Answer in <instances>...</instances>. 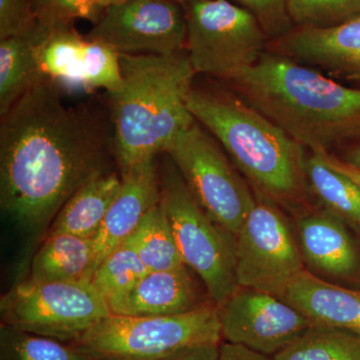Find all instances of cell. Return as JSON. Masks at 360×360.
I'll return each mask as SVG.
<instances>
[{
    "label": "cell",
    "mask_w": 360,
    "mask_h": 360,
    "mask_svg": "<svg viewBox=\"0 0 360 360\" xmlns=\"http://www.w3.org/2000/svg\"><path fill=\"white\" fill-rule=\"evenodd\" d=\"M124 1V0H97L99 6L103 7V9L108 8V6H113V4H120V2Z\"/></svg>",
    "instance_id": "e575fe53"
},
{
    "label": "cell",
    "mask_w": 360,
    "mask_h": 360,
    "mask_svg": "<svg viewBox=\"0 0 360 360\" xmlns=\"http://www.w3.org/2000/svg\"><path fill=\"white\" fill-rule=\"evenodd\" d=\"M326 151L311 153L305 161L309 188L328 212L360 226V187L326 160Z\"/></svg>",
    "instance_id": "7402d4cb"
},
{
    "label": "cell",
    "mask_w": 360,
    "mask_h": 360,
    "mask_svg": "<svg viewBox=\"0 0 360 360\" xmlns=\"http://www.w3.org/2000/svg\"><path fill=\"white\" fill-rule=\"evenodd\" d=\"M297 27L328 28L360 16V0H286Z\"/></svg>",
    "instance_id": "4316f807"
},
{
    "label": "cell",
    "mask_w": 360,
    "mask_h": 360,
    "mask_svg": "<svg viewBox=\"0 0 360 360\" xmlns=\"http://www.w3.org/2000/svg\"><path fill=\"white\" fill-rule=\"evenodd\" d=\"M124 243L135 251L149 271H165L186 266L161 202L146 213Z\"/></svg>",
    "instance_id": "603a6c76"
},
{
    "label": "cell",
    "mask_w": 360,
    "mask_h": 360,
    "mask_svg": "<svg viewBox=\"0 0 360 360\" xmlns=\"http://www.w3.org/2000/svg\"><path fill=\"white\" fill-rule=\"evenodd\" d=\"M148 272L135 251L123 243L104 258L90 283L103 296L111 310L131 292Z\"/></svg>",
    "instance_id": "d4e9b609"
},
{
    "label": "cell",
    "mask_w": 360,
    "mask_h": 360,
    "mask_svg": "<svg viewBox=\"0 0 360 360\" xmlns=\"http://www.w3.org/2000/svg\"><path fill=\"white\" fill-rule=\"evenodd\" d=\"M96 269L92 239L65 232L49 233L32 258L30 279L35 281H90Z\"/></svg>",
    "instance_id": "d6986e66"
},
{
    "label": "cell",
    "mask_w": 360,
    "mask_h": 360,
    "mask_svg": "<svg viewBox=\"0 0 360 360\" xmlns=\"http://www.w3.org/2000/svg\"><path fill=\"white\" fill-rule=\"evenodd\" d=\"M35 21L32 0H0V40L25 32Z\"/></svg>",
    "instance_id": "f546056e"
},
{
    "label": "cell",
    "mask_w": 360,
    "mask_h": 360,
    "mask_svg": "<svg viewBox=\"0 0 360 360\" xmlns=\"http://www.w3.org/2000/svg\"><path fill=\"white\" fill-rule=\"evenodd\" d=\"M219 343H205L181 348L160 360H219Z\"/></svg>",
    "instance_id": "4dcf8cb0"
},
{
    "label": "cell",
    "mask_w": 360,
    "mask_h": 360,
    "mask_svg": "<svg viewBox=\"0 0 360 360\" xmlns=\"http://www.w3.org/2000/svg\"><path fill=\"white\" fill-rule=\"evenodd\" d=\"M276 40V52L297 63L360 80V16L333 27L292 28Z\"/></svg>",
    "instance_id": "5bb4252c"
},
{
    "label": "cell",
    "mask_w": 360,
    "mask_h": 360,
    "mask_svg": "<svg viewBox=\"0 0 360 360\" xmlns=\"http://www.w3.org/2000/svg\"><path fill=\"white\" fill-rule=\"evenodd\" d=\"M219 305L167 316H122L101 319L73 341L91 360H160L181 348L221 340Z\"/></svg>",
    "instance_id": "5b68a950"
},
{
    "label": "cell",
    "mask_w": 360,
    "mask_h": 360,
    "mask_svg": "<svg viewBox=\"0 0 360 360\" xmlns=\"http://www.w3.org/2000/svg\"><path fill=\"white\" fill-rule=\"evenodd\" d=\"M120 54H165L186 46V11L172 0H124L105 8L87 34Z\"/></svg>",
    "instance_id": "7c38bea8"
},
{
    "label": "cell",
    "mask_w": 360,
    "mask_h": 360,
    "mask_svg": "<svg viewBox=\"0 0 360 360\" xmlns=\"http://www.w3.org/2000/svg\"><path fill=\"white\" fill-rule=\"evenodd\" d=\"M186 49L196 75L231 82L262 58L267 37L257 18L231 0L184 4Z\"/></svg>",
    "instance_id": "52a82bcc"
},
{
    "label": "cell",
    "mask_w": 360,
    "mask_h": 360,
    "mask_svg": "<svg viewBox=\"0 0 360 360\" xmlns=\"http://www.w3.org/2000/svg\"><path fill=\"white\" fill-rule=\"evenodd\" d=\"M257 18L269 39H277L292 30L286 0H231Z\"/></svg>",
    "instance_id": "f1b7e54d"
},
{
    "label": "cell",
    "mask_w": 360,
    "mask_h": 360,
    "mask_svg": "<svg viewBox=\"0 0 360 360\" xmlns=\"http://www.w3.org/2000/svg\"><path fill=\"white\" fill-rule=\"evenodd\" d=\"M187 106L258 193L276 203L304 198L305 148L233 90L193 86Z\"/></svg>",
    "instance_id": "277c9868"
},
{
    "label": "cell",
    "mask_w": 360,
    "mask_h": 360,
    "mask_svg": "<svg viewBox=\"0 0 360 360\" xmlns=\"http://www.w3.org/2000/svg\"><path fill=\"white\" fill-rule=\"evenodd\" d=\"M165 153L201 207L236 236L257 198L215 137L195 120L172 139Z\"/></svg>",
    "instance_id": "ba28073f"
},
{
    "label": "cell",
    "mask_w": 360,
    "mask_h": 360,
    "mask_svg": "<svg viewBox=\"0 0 360 360\" xmlns=\"http://www.w3.org/2000/svg\"><path fill=\"white\" fill-rule=\"evenodd\" d=\"M303 259L330 276H349L357 264L354 243L341 219L328 212L310 213L297 220Z\"/></svg>",
    "instance_id": "ac0fdd59"
},
{
    "label": "cell",
    "mask_w": 360,
    "mask_h": 360,
    "mask_svg": "<svg viewBox=\"0 0 360 360\" xmlns=\"http://www.w3.org/2000/svg\"><path fill=\"white\" fill-rule=\"evenodd\" d=\"M205 302L188 267L149 271L111 314L122 316H167L186 314Z\"/></svg>",
    "instance_id": "e0dca14e"
},
{
    "label": "cell",
    "mask_w": 360,
    "mask_h": 360,
    "mask_svg": "<svg viewBox=\"0 0 360 360\" xmlns=\"http://www.w3.org/2000/svg\"><path fill=\"white\" fill-rule=\"evenodd\" d=\"M160 179L161 205L182 260L200 277L210 300L219 307L239 288L236 236L201 207L170 158L160 168Z\"/></svg>",
    "instance_id": "8992f818"
},
{
    "label": "cell",
    "mask_w": 360,
    "mask_h": 360,
    "mask_svg": "<svg viewBox=\"0 0 360 360\" xmlns=\"http://www.w3.org/2000/svg\"><path fill=\"white\" fill-rule=\"evenodd\" d=\"M65 92L39 82L1 116L0 205L34 234L52 224L78 189L113 172V136L91 111L68 105Z\"/></svg>",
    "instance_id": "6da1fadb"
},
{
    "label": "cell",
    "mask_w": 360,
    "mask_h": 360,
    "mask_svg": "<svg viewBox=\"0 0 360 360\" xmlns=\"http://www.w3.org/2000/svg\"><path fill=\"white\" fill-rule=\"evenodd\" d=\"M122 85L110 94L113 148L120 172L165 153L195 122L187 96L196 75L184 51L165 56L120 54Z\"/></svg>",
    "instance_id": "3957f363"
},
{
    "label": "cell",
    "mask_w": 360,
    "mask_h": 360,
    "mask_svg": "<svg viewBox=\"0 0 360 360\" xmlns=\"http://www.w3.org/2000/svg\"><path fill=\"white\" fill-rule=\"evenodd\" d=\"M314 324L360 335V291L347 290L303 270L279 296Z\"/></svg>",
    "instance_id": "2e32d148"
},
{
    "label": "cell",
    "mask_w": 360,
    "mask_h": 360,
    "mask_svg": "<svg viewBox=\"0 0 360 360\" xmlns=\"http://www.w3.org/2000/svg\"><path fill=\"white\" fill-rule=\"evenodd\" d=\"M122 186L116 172L90 180L68 200L52 221L49 233L65 232L94 239Z\"/></svg>",
    "instance_id": "ffe728a7"
},
{
    "label": "cell",
    "mask_w": 360,
    "mask_h": 360,
    "mask_svg": "<svg viewBox=\"0 0 360 360\" xmlns=\"http://www.w3.org/2000/svg\"><path fill=\"white\" fill-rule=\"evenodd\" d=\"M245 103L311 153L360 129V89H349L278 52L229 82Z\"/></svg>",
    "instance_id": "7a4b0ae2"
},
{
    "label": "cell",
    "mask_w": 360,
    "mask_h": 360,
    "mask_svg": "<svg viewBox=\"0 0 360 360\" xmlns=\"http://www.w3.org/2000/svg\"><path fill=\"white\" fill-rule=\"evenodd\" d=\"M122 186L106 213L96 238V269L104 258L123 245L131 236L146 213L160 202V168L156 156L120 172Z\"/></svg>",
    "instance_id": "9a60e30c"
},
{
    "label": "cell",
    "mask_w": 360,
    "mask_h": 360,
    "mask_svg": "<svg viewBox=\"0 0 360 360\" xmlns=\"http://www.w3.org/2000/svg\"><path fill=\"white\" fill-rule=\"evenodd\" d=\"M0 360H91L72 343L0 326Z\"/></svg>",
    "instance_id": "484cf974"
},
{
    "label": "cell",
    "mask_w": 360,
    "mask_h": 360,
    "mask_svg": "<svg viewBox=\"0 0 360 360\" xmlns=\"http://www.w3.org/2000/svg\"><path fill=\"white\" fill-rule=\"evenodd\" d=\"M350 167L356 168L360 170V143L355 146L354 148L350 149L347 153V158L345 160Z\"/></svg>",
    "instance_id": "836d02e7"
},
{
    "label": "cell",
    "mask_w": 360,
    "mask_h": 360,
    "mask_svg": "<svg viewBox=\"0 0 360 360\" xmlns=\"http://www.w3.org/2000/svg\"><path fill=\"white\" fill-rule=\"evenodd\" d=\"M274 360H360V335L314 324L274 355Z\"/></svg>",
    "instance_id": "cb8c5ba5"
},
{
    "label": "cell",
    "mask_w": 360,
    "mask_h": 360,
    "mask_svg": "<svg viewBox=\"0 0 360 360\" xmlns=\"http://www.w3.org/2000/svg\"><path fill=\"white\" fill-rule=\"evenodd\" d=\"M221 336L264 355H276L311 326L302 312L281 298L255 288H239L219 307Z\"/></svg>",
    "instance_id": "4fadbf2b"
},
{
    "label": "cell",
    "mask_w": 360,
    "mask_h": 360,
    "mask_svg": "<svg viewBox=\"0 0 360 360\" xmlns=\"http://www.w3.org/2000/svg\"><path fill=\"white\" fill-rule=\"evenodd\" d=\"M172 1L179 2L180 4H188V2L194 1V0H172Z\"/></svg>",
    "instance_id": "d590c367"
},
{
    "label": "cell",
    "mask_w": 360,
    "mask_h": 360,
    "mask_svg": "<svg viewBox=\"0 0 360 360\" xmlns=\"http://www.w3.org/2000/svg\"><path fill=\"white\" fill-rule=\"evenodd\" d=\"M44 25L39 21L25 32L0 40V115H4L28 90L42 82L35 44Z\"/></svg>",
    "instance_id": "44dd1931"
},
{
    "label": "cell",
    "mask_w": 360,
    "mask_h": 360,
    "mask_svg": "<svg viewBox=\"0 0 360 360\" xmlns=\"http://www.w3.org/2000/svg\"><path fill=\"white\" fill-rule=\"evenodd\" d=\"M32 8L35 20L51 27L77 18L96 25L105 11L97 0H32Z\"/></svg>",
    "instance_id": "83f0119b"
},
{
    "label": "cell",
    "mask_w": 360,
    "mask_h": 360,
    "mask_svg": "<svg viewBox=\"0 0 360 360\" xmlns=\"http://www.w3.org/2000/svg\"><path fill=\"white\" fill-rule=\"evenodd\" d=\"M35 54L42 82H53L65 91L103 89L112 94L122 89L120 53L82 37L71 23L44 25Z\"/></svg>",
    "instance_id": "8fae6325"
},
{
    "label": "cell",
    "mask_w": 360,
    "mask_h": 360,
    "mask_svg": "<svg viewBox=\"0 0 360 360\" xmlns=\"http://www.w3.org/2000/svg\"><path fill=\"white\" fill-rule=\"evenodd\" d=\"M255 205L236 236L239 288L279 297L304 270L300 243L276 201L258 193Z\"/></svg>",
    "instance_id": "30bf717a"
},
{
    "label": "cell",
    "mask_w": 360,
    "mask_h": 360,
    "mask_svg": "<svg viewBox=\"0 0 360 360\" xmlns=\"http://www.w3.org/2000/svg\"><path fill=\"white\" fill-rule=\"evenodd\" d=\"M111 314L108 302L90 281L28 278L0 300L1 323L63 342H73Z\"/></svg>",
    "instance_id": "9c48e42d"
},
{
    "label": "cell",
    "mask_w": 360,
    "mask_h": 360,
    "mask_svg": "<svg viewBox=\"0 0 360 360\" xmlns=\"http://www.w3.org/2000/svg\"><path fill=\"white\" fill-rule=\"evenodd\" d=\"M219 360H269L267 355L251 350L250 348L234 343L220 345Z\"/></svg>",
    "instance_id": "1f68e13d"
},
{
    "label": "cell",
    "mask_w": 360,
    "mask_h": 360,
    "mask_svg": "<svg viewBox=\"0 0 360 360\" xmlns=\"http://www.w3.org/2000/svg\"><path fill=\"white\" fill-rule=\"evenodd\" d=\"M326 160H328V162L330 163L333 167L340 170L342 174H347V176H349L350 179L354 180L355 184L360 187V170L350 167V165H348L345 161L338 160L336 156L330 155L329 153H326Z\"/></svg>",
    "instance_id": "d6a6232c"
}]
</instances>
